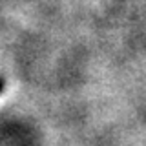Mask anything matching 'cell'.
Wrapping results in <instances>:
<instances>
[{
	"instance_id": "6da1fadb",
	"label": "cell",
	"mask_w": 146,
	"mask_h": 146,
	"mask_svg": "<svg viewBox=\"0 0 146 146\" xmlns=\"http://www.w3.org/2000/svg\"><path fill=\"white\" fill-rule=\"evenodd\" d=\"M2 90H4V79H0V93H2Z\"/></svg>"
}]
</instances>
